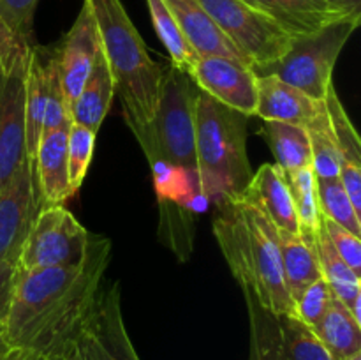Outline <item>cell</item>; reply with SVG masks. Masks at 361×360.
I'll list each match as a JSON object with an SVG mask.
<instances>
[{"mask_svg":"<svg viewBox=\"0 0 361 360\" xmlns=\"http://www.w3.org/2000/svg\"><path fill=\"white\" fill-rule=\"evenodd\" d=\"M281 244V263L284 284L291 296L293 304L300 299L303 292L317 281L321 275L319 261L316 254V244H309L298 233L279 232Z\"/></svg>","mask_w":361,"mask_h":360,"instance_id":"7402d4cb","label":"cell"},{"mask_svg":"<svg viewBox=\"0 0 361 360\" xmlns=\"http://www.w3.org/2000/svg\"><path fill=\"white\" fill-rule=\"evenodd\" d=\"M214 20L219 30L235 46L250 69L281 59L291 46L286 34L267 14L247 0H197Z\"/></svg>","mask_w":361,"mask_h":360,"instance_id":"ba28073f","label":"cell"},{"mask_svg":"<svg viewBox=\"0 0 361 360\" xmlns=\"http://www.w3.org/2000/svg\"><path fill=\"white\" fill-rule=\"evenodd\" d=\"M113 95H115L113 74L104 53L99 49L87 81L69 104L71 122L97 133L102 120L108 115Z\"/></svg>","mask_w":361,"mask_h":360,"instance_id":"44dd1931","label":"cell"},{"mask_svg":"<svg viewBox=\"0 0 361 360\" xmlns=\"http://www.w3.org/2000/svg\"><path fill=\"white\" fill-rule=\"evenodd\" d=\"M147 6L150 11L155 32H157L159 39L164 44L169 59H171V66L182 71H189V67L196 62L200 53L189 44L164 0H147Z\"/></svg>","mask_w":361,"mask_h":360,"instance_id":"4316f807","label":"cell"},{"mask_svg":"<svg viewBox=\"0 0 361 360\" xmlns=\"http://www.w3.org/2000/svg\"><path fill=\"white\" fill-rule=\"evenodd\" d=\"M247 2L267 14L293 39L314 34L349 14L328 4L326 0H247Z\"/></svg>","mask_w":361,"mask_h":360,"instance_id":"ac0fdd59","label":"cell"},{"mask_svg":"<svg viewBox=\"0 0 361 360\" xmlns=\"http://www.w3.org/2000/svg\"><path fill=\"white\" fill-rule=\"evenodd\" d=\"M312 330L331 360H348L361 353V323L335 296H331L326 313Z\"/></svg>","mask_w":361,"mask_h":360,"instance_id":"cb8c5ba5","label":"cell"},{"mask_svg":"<svg viewBox=\"0 0 361 360\" xmlns=\"http://www.w3.org/2000/svg\"><path fill=\"white\" fill-rule=\"evenodd\" d=\"M310 152H312V168L316 176H338L341 162H338L337 143L331 131L328 113L321 116L316 124L309 127Z\"/></svg>","mask_w":361,"mask_h":360,"instance_id":"4dcf8cb0","label":"cell"},{"mask_svg":"<svg viewBox=\"0 0 361 360\" xmlns=\"http://www.w3.org/2000/svg\"><path fill=\"white\" fill-rule=\"evenodd\" d=\"M32 44L0 60V191L27 161L25 97Z\"/></svg>","mask_w":361,"mask_h":360,"instance_id":"30bf717a","label":"cell"},{"mask_svg":"<svg viewBox=\"0 0 361 360\" xmlns=\"http://www.w3.org/2000/svg\"><path fill=\"white\" fill-rule=\"evenodd\" d=\"M11 352L9 344H7L6 337H4V314H0V360H4V356Z\"/></svg>","mask_w":361,"mask_h":360,"instance_id":"f35d334b","label":"cell"},{"mask_svg":"<svg viewBox=\"0 0 361 360\" xmlns=\"http://www.w3.org/2000/svg\"><path fill=\"white\" fill-rule=\"evenodd\" d=\"M238 198L256 207L279 232L298 233L291 193L284 172L277 164L267 162L256 173H252L249 184Z\"/></svg>","mask_w":361,"mask_h":360,"instance_id":"2e32d148","label":"cell"},{"mask_svg":"<svg viewBox=\"0 0 361 360\" xmlns=\"http://www.w3.org/2000/svg\"><path fill=\"white\" fill-rule=\"evenodd\" d=\"M99 49H101V41H99L97 27L90 9L83 2L73 27L63 35L62 42L53 48L60 83L69 104L87 81Z\"/></svg>","mask_w":361,"mask_h":360,"instance_id":"4fadbf2b","label":"cell"},{"mask_svg":"<svg viewBox=\"0 0 361 360\" xmlns=\"http://www.w3.org/2000/svg\"><path fill=\"white\" fill-rule=\"evenodd\" d=\"M164 2L175 16L178 27L182 28L189 44L200 55L228 56L243 62L235 46L219 30L217 25L197 0H164Z\"/></svg>","mask_w":361,"mask_h":360,"instance_id":"ffe728a7","label":"cell"},{"mask_svg":"<svg viewBox=\"0 0 361 360\" xmlns=\"http://www.w3.org/2000/svg\"><path fill=\"white\" fill-rule=\"evenodd\" d=\"M16 268V261H4V263H0V314H6L11 292H13Z\"/></svg>","mask_w":361,"mask_h":360,"instance_id":"e575fe53","label":"cell"},{"mask_svg":"<svg viewBox=\"0 0 361 360\" xmlns=\"http://www.w3.org/2000/svg\"><path fill=\"white\" fill-rule=\"evenodd\" d=\"M361 23V14H348L314 34L295 37L288 52L274 62L252 69L256 76H274L316 101H324L334 81L335 64Z\"/></svg>","mask_w":361,"mask_h":360,"instance_id":"8992f818","label":"cell"},{"mask_svg":"<svg viewBox=\"0 0 361 360\" xmlns=\"http://www.w3.org/2000/svg\"><path fill=\"white\" fill-rule=\"evenodd\" d=\"M321 229L328 240L331 242L334 249L337 251L338 256L356 272L361 275V240L358 235L345 229L344 226L337 224V222L330 221V219L321 215Z\"/></svg>","mask_w":361,"mask_h":360,"instance_id":"d6a6232c","label":"cell"},{"mask_svg":"<svg viewBox=\"0 0 361 360\" xmlns=\"http://www.w3.org/2000/svg\"><path fill=\"white\" fill-rule=\"evenodd\" d=\"M4 360H44V356H39L32 352H25V349H11Z\"/></svg>","mask_w":361,"mask_h":360,"instance_id":"74e56055","label":"cell"},{"mask_svg":"<svg viewBox=\"0 0 361 360\" xmlns=\"http://www.w3.org/2000/svg\"><path fill=\"white\" fill-rule=\"evenodd\" d=\"M247 119L197 88L196 162L203 200L217 205L238 198L249 184Z\"/></svg>","mask_w":361,"mask_h":360,"instance_id":"277c9868","label":"cell"},{"mask_svg":"<svg viewBox=\"0 0 361 360\" xmlns=\"http://www.w3.org/2000/svg\"><path fill=\"white\" fill-rule=\"evenodd\" d=\"M326 115L324 101H316L274 76H257L256 116L263 122H284L309 129Z\"/></svg>","mask_w":361,"mask_h":360,"instance_id":"9a60e30c","label":"cell"},{"mask_svg":"<svg viewBox=\"0 0 361 360\" xmlns=\"http://www.w3.org/2000/svg\"><path fill=\"white\" fill-rule=\"evenodd\" d=\"M60 355L66 360H140L123 323L118 282L99 288Z\"/></svg>","mask_w":361,"mask_h":360,"instance_id":"52a82bcc","label":"cell"},{"mask_svg":"<svg viewBox=\"0 0 361 360\" xmlns=\"http://www.w3.org/2000/svg\"><path fill=\"white\" fill-rule=\"evenodd\" d=\"M277 318L284 360H331L312 328L300 318L295 314H281Z\"/></svg>","mask_w":361,"mask_h":360,"instance_id":"f1b7e54d","label":"cell"},{"mask_svg":"<svg viewBox=\"0 0 361 360\" xmlns=\"http://www.w3.org/2000/svg\"><path fill=\"white\" fill-rule=\"evenodd\" d=\"M28 44H30V42L18 37V35L7 27L6 21L0 18V60L13 55L14 52H18L20 48H23V46H28Z\"/></svg>","mask_w":361,"mask_h":360,"instance_id":"d590c367","label":"cell"},{"mask_svg":"<svg viewBox=\"0 0 361 360\" xmlns=\"http://www.w3.org/2000/svg\"><path fill=\"white\" fill-rule=\"evenodd\" d=\"M187 73L201 92L221 104L245 116L256 115L257 76L247 64L228 56L200 55Z\"/></svg>","mask_w":361,"mask_h":360,"instance_id":"8fae6325","label":"cell"},{"mask_svg":"<svg viewBox=\"0 0 361 360\" xmlns=\"http://www.w3.org/2000/svg\"><path fill=\"white\" fill-rule=\"evenodd\" d=\"M196 94L197 87L187 71L164 69L157 112L134 133L155 173L183 172L197 179L196 162Z\"/></svg>","mask_w":361,"mask_h":360,"instance_id":"5b68a950","label":"cell"},{"mask_svg":"<svg viewBox=\"0 0 361 360\" xmlns=\"http://www.w3.org/2000/svg\"><path fill=\"white\" fill-rule=\"evenodd\" d=\"M261 134L267 140L275 164L288 173L302 168H310L312 152H310L309 131L305 127L284 122H264Z\"/></svg>","mask_w":361,"mask_h":360,"instance_id":"d4e9b609","label":"cell"},{"mask_svg":"<svg viewBox=\"0 0 361 360\" xmlns=\"http://www.w3.org/2000/svg\"><path fill=\"white\" fill-rule=\"evenodd\" d=\"M92 235L63 205L39 208L32 221L18 267L25 270L76 267L87 258Z\"/></svg>","mask_w":361,"mask_h":360,"instance_id":"9c48e42d","label":"cell"},{"mask_svg":"<svg viewBox=\"0 0 361 360\" xmlns=\"http://www.w3.org/2000/svg\"><path fill=\"white\" fill-rule=\"evenodd\" d=\"M326 2L349 14H361V0H326Z\"/></svg>","mask_w":361,"mask_h":360,"instance_id":"8d00e7d4","label":"cell"},{"mask_svg":"<svg viewBox=\"0 0 361 360\" xmlns=\"http://www.w3.org/2000/svg\"><path fill=\"white\" fill-rule=\"evenodd\" d=\"M39 0H0V18L23 41L32 42L34 14Z\"/></svg>","mask_w":361,"mask_h":360,"instance_id":"836d02e7","label":"cell"},{"mask_svg":"<svg viewBox=\"0 0 361 360\" xmlns=\"http://www.w3.org/2000/svg\"><path fill=\"white\" fill-rule=\"evenodd\" d=\"M324 106L337 143L338 162H341L338 179L348 191L355 208L361 214V140L334 83L328 87L324 95Z\"/></svg>","mask_w":361,"mask_h":360,"instance_id":"e0dca14e","label":"cell"},{"mask_svg":"<svg viewBox=\"0 0 361 360\" xmlns=\"http://www.w3.org/2000/svg\"><path fill=\"white\" fill-rule=\"evenodd\" d=\"M55 66L53 49L32 44L27 71V97H25V147H27L28 161L34 157L35 148L42 136L49 80Z\"/></svg>","mask_w":361,"mask_h":360,"instance_id":"d6986e66","label":"cell"},{"mask_svg":"<svg viewBox=\"0 0 361 360\" xmlns=\"http://www.w3.org/2000/svg\"><path fill=\"white\" fill-rule=\"evenodd\" d=\"M44 360H66V359H63L62 355H55V356H48V359H44Z\"/></svg>","mask_w":361,"mask_h":360,"instance_id":"ab89813d","label":"cell"},{"mask_svg":"<svg viewBox=\"0 0 361 360\" xmlns=\"http://www.w3.org/2000/svg\"><path fill=\"white\" fill-rule=\"evenodd\" d=\"M316 191L321 215L361 236V214L353 205L341 179L338 176H316Z\"/></svg>","mask_w":361,"mask_h":360,"instance_id":"83f0119b","label":"cell"},{"mask_svg":"<svg viewBox=\"0 0 361 360\" xmlns=\"http://www.w3.org/2000/svg\"><path fill=\"white\" fill-rule=\"evenodd\" d=\"M348 360H361V353H356V355H353L351 359H348Z\"/></svg>","mask_w":361,"mask_h":360,"instance_id":"60d3db41","label":"cell"},{"mask_svg":"<svg viewBox=\"0 0 361 360\" xmlns=\"http://www.w3.org/2000/svg\"><path fill=\"white\" fill-rule=\"evenodd\" d=\"M37 210L30 162L27 159L0 191V263H18L21 246Z\"/></svg>","mask_w":361,"mask_h":360,"instance_id":"7c38bea8","label":"cell"},{"mask_svg":"<svg viewBox=\"0 0 361 360\" xmlns=\"http://www.w3.org/2000/svg\"><path fill=\"white\" fill-rule=\"evenodd\" d=\"M286 182L291 193L293 207L298 221V235L314 246L321 229V212L312 168H302L288 173Z\"/></svg>","mask_w":361,"mask_h":360,"instance_id":"484cf974","label":"cell"},{"mask_svg":"<svg viewBox=\"0 0 361 360\" xmlns=\"http://www.w3.org/2000/svg\"><path fill=\"white\" fill-rule=\"evenodd\" d=\"M331 296H334V293L328 288L326 281L319 277L295 302V316L300 318L307 327L314 328L326 313Z\"/></svg>","mask_w":361,"mask_h":360,"instance_id":"1f68e13d","label":"cell"},{"mask_svg":"<svg viewBox=\"0 0 361 360\" xmlns=\"http://www.w3.org/2000/svg\"><path fill=\"white\" fill-rule=\"evenodd\" d=\"M97 27L101 49L122 101L129 129H143L157 112L164 67L148 53L140 32L120 0H83Z\"/></svg>","mask_w":361,"mask_h":360,"instance_id":"3957f363","label":"cell"},{"mask_svg":"<svg viewBox=\"0 0 361 360\" xmlns=\"http://www.w3.org/2000/svg\"><path fill=\"white\" fill-rule=\"evenodd\" d=\"M67 131L69 127L42 134L28 161L39 208L63 205L74 194L67 175Z\"/></svg>","mask_w":361,"mask_h":360,"instance_id":"5bb4252c","label":"cell"},{"mask_svg":"<svg viewBox=\"0 0 361 360\" xmlns=\"http://www.w3.org/2000/svg\"><path fill=\"white\" fill-rule=\"evenodd\" d=\"M95 136L97 133L78 124H71L67 131V175L73 193H76L87 176L94 157Z\"/></svg>","mask_w":361,"mask_h":360,"instance_id":"f546056e","label":"cell"},{"mask_svg":"<svg viewBox=\"0 0 361 360\" xmlns=\"http://www.w3.org/2000/svg\"><path fill=\"white\" fill-rule=\"evenodd\" d=\"M215 207L214 235L243 293L277 316L295 314L282 275L279 229L242 198H229Z\"/></svg>","mask_w":361,"mask_h":360,"instance_id":"7a4b0ae2","label":"cell"},{"mask_svg":"<svg viewBox=\"0 0 361 360\" xmlns=\"http://www.w3.org/2000/svg\"><path fill=\"white\" fill-rule=\"evenodd\" d=\"M109 253V240L92 235L87 258L76 267H18L4 314V337L9 348L44 359L60 355L101 288Z\"/></svg>","mask_w":361,"mask_h":360,"instance_id":"6da1fadb","label":"cell"},{"mask_svg":"<svg viewBox=\"0 0 361 360\" xmlns=\"http://www.w3.org/2000/svg\"><path fill=\"white\" fill-rule=\"evenodd\" d=\"M316 254L321 275L335 299L341 300L358 323H361V275L356 274L334 249L323 229L316 240Z\"/></svg>","mask_w":361,"mask_h":360,"instance_id":"603a6c76","label":"cell"}]
</instances>
